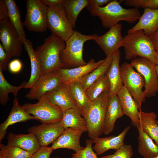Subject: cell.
<instances>
[{
    "label": "cell",
    "mask_w": 158,
    "mask_h": 158,
    "mask_svg": "<svg viewBox=\"0 0 158 158\" xmlns=\"http://www.w3.org/2000/svg\"><path fill=\"white\" fill-rule=\"evenodd\" d=\"M88 0H64L62 4L67 16L73 29L75 28L78 16L80 12L87 7Z\"/></svg>",
    "instance_id": "obj_32"
},
{
    "label": "cell",
    "mask_w": 158,
    "mask_h": 158,
    "mask_svg": "<svg viewBox=\"0 0 158 158\" xmlns=\"http://www.w3.org/2000/svg\"><path fill=\"white\" fill-rule=\"evenodd\" d=\"M122 25L121 23L111 27L104 34L98 36L95 40L107 57L113 56L115 52L123 47L124 37L121 34Z\"/></svg>",
    "instance_id": "obj_13"
},
{
    "label": "cell",
    "mask_w": 158,
    "mask_h": 158,
    "mask_svg": "<svg viewBox=\"0 0 158 158\" xmlns=\"http://www.w3.org/2000/svg\"><path fill=\"white\" fill-rule=\"evenodd\" d=\"M22 66V63L19 59H15L11 61L9 63L8 69L11 72L16 73L21 71Z\"/></svg>",
    "instance_id": "obj_40"
},
{
    "label": "cell",
    "mask_w": 158,
    "mask_h": 158,
    "mask_svg": "<svg viewBox=\"0 0 158 158\" xmlns=\"http://www.w3.org/2000/svg\"><path fill=\"white\" fill-rule=\"evenodd\" d=\"M48 8L40 0H27L23 25L30 31L39 33L45 31L48 28Z\"/></svg>",
    "instance_id": "obj_9"
},
{
    "label": "cell",
    "mask_w": 158,
    "mask_h": 158,
    "mask_svg": "<svg viewBox=\"0 0 158 158\" xmlns=\"http://www.w3.org/2000/svg\"><path fill=\"white\" fill-rule=\"evenodd\" d=\"M123 115L117 95L109 96L106 112L104 133L109 135L112 132L117 120Z\"/></svg>",
    "instance_id": "obj_24"
},
{
    "label": "cell",
    "mask_w": 158,
    "mask_h": 158,
    "mask_svg": "<svg viewBox=\"0 0 158 158\" xmlns=\"http://www.w3.org/2000/svg\"><path fill=\"white\" fill-rule=\"evenodd\" d=\"M110 84L106 74L92 84L86 90V95L92 102L97 99L104 92L109 90Z\"/></svg>",
    "instance_id": "obj_34"
},
{
    "label": "cell",
    "mask_w": 158,
    "mask_h": 158,
    "mask_svg": "<svg viewBox=\"0 0 158 158\" xmlns=\"http://www.w3.org/2000/svg\"><path fill=\"white\" fill-rule=\"evenodd\" d=\"M12 57L5 51L1 44L0 43V68L2 71L8 69V65Z\"/></svg>",
    "instance_id": "obj_38"
},
{
    "label": "cell",
    "mask_w": 158,
    "mask_h": 158,
    "mask_svg": "<svg viewBox=\"0 0 158 158\" xmlns=\"http://www.w3.org/2000/svg\"><path fill=\"white\" fill-rule=\"evenodd\" d=\"M23 45L30 61L31 68L30 79L24 88H30L42 75V66L40 59L33 47L32 42L27 39Z\"/></svg>",
    "instance_id": "obj_25"
},
{
    "label": "cell",
    "mask_w": 158,
    "mask_h": 158,
    "mask_svg": "<svg viewBox=\"0 0 158 158\" xmlns=\"http://www.w3.org/2000/svg\"><path fill=\"white\" fill-rule=\"evenodd\" d=\"M83 133L80 130L71 128L65 129L51 147L53 150L59 148H66L77 152L84 148L80 143V139Z\"/></svg>",
    "instance_id": "obj_17"
},
{
    "label": "cell",
    "mask_w": 158,
    "mask_h": 158,
    "mask_svg": "<svg viewBox=\"0 0 158 158\" xmlns=\"http://www.w3.org/2000/svg\"><path fill=\"white\" fill-rule=\"evenodd\" d=\"M138 133V153L144 157L151 158L158 155V146L144 132L141 126L137 128Z\"/></svg>",
    "instance_id": "obj_30"
},
{
    "label": "cell",
    "mask_w": 158,
    "mask_h": 158,
    "mask_svg": "<svg viewBox=\"0 0 158 158\" xmlns=\"http://www.w3.org/2000/svg\"><path fill=\"white\" fill-rule=\"evenodd\" d=\"M47 22L48 28L52 34L59 37L65 42L74 32L62 4L48 7Z\"/></svg>",
    "instance_id": "obj_6"
},
{
    "label": "cell",
    "mask_w": 158,
    "mask_h": 158,
    "mask_svg": "<svg viewBox=\"0 0 158 158\" xmlns=\"http://www.w3.org/2000/svg\"><path fill=\"white\" fill-rule=\"evenodd\" d=\"M154 46L156 52H158V29L149 37Z\"/></svg>",
    "instance_id": "obj_44"
},
{
    "label": "cell",
    "mask_w": 158,
    "mask_h": 158,
    "mask_svg": "<svg viewBox=\"0 0 158 158\" xmlns=\"http://www.w3.org/2000/svg\"><path fill=\"white\" fill-rule=\"evenodd\" d=\"M13 106L6 120L0 125V143L4 138L8 127L15 123L25 122L30 120H36L35 116L28 114L20 105L16 97L13 102Z\"/></svg>",
    "instance_id": "obj_20"
},
{
    "label": "cell",
    "mask_w": 158,
    "mask_h": 158,
    "mask_svg": "<svg viewBox=\"0 0 158 158\" xmlns=\"http://www.w3.org/2000/svg\"><path fill=\"white\" fill-rule=\"evenodd\" d=\"M104 61L105 59L96 62L92 59L85 65L70 69L60 68L57 70L62 83L80 82L83 77L99 66Z\"/></svg>",
    "instance_id": "obj_16"
},
{
    "label": "cell",
    "mask_w": 158,
    "mask_h": 158,
    "mask_svg": "<svg viewBox=\"0 0 158 158\" xmlns=\"http://www.w3.org/2000/svg\"><path fill=\"white\" fill-rule=\"evenodd\" d=\"M44 95L51 102L59 107L63 111L70 109H78L67 83H62L57 87Z\"/></svg>",
    "instance_id": "obj_15"
},
{
    "label": "cell",
    "mask_w": 158,
    "mask_h": 158,
    "mask_svg": "<svg viewBox=\"0 0 158 158\" xmlns=\"http://www.w3.org/2000/svg\"><path fill=\"white\" fill-rule=\"evenodd\" d=\"M72 97L82 116L85 118L91 107L92 102L88 98L85 89L78 81L67 83Z\"/></svg>",
    "instance_id": "obj_27"
},
{
    "label": "cell",
    "mask_w": 158,
    "mask_h": 158,
    "mask_svg": "<svg viewBox=\"0 0 158 158\" xmlns=\"http://www.w3.org/2000/svg\"><path fill=\"white\" fill-rule=\"evenodd\" d=\"M130 128V126H127L116 136L112 135L104 138L98 137L92 140L94 144L92 147L93 150L98 156L110 149L116 150L118 149L124 144L125 138Z\"/></svg>",
    "instance_id": "obj_18"
},
{
    "label": "cell",
    "mask_w": 158,
    "mask_h": 158,
    "mask_svg": "<svg viewBox=\"0 0 158 158\" xmlns=\"http://www.w3.org/2000/svg\"><path fill=\"white\" fill-rule=\"evenodd\" d=\"M0 40L7 53L12 57L20 56L24 44L9 19L0 21Z\"/></svg>",
    "instance_id": "obj_11"
},
{
    "label": "cell",
    "mask_w": 158,
    "mask_h": 158,
    "mask_svg": "<svg viewBox=\"0 0 158 158\" xmlns=\"http://www.w3.org/2000/svg\"><path fill=\"white\" fill-rule=\"evenodd\" d=\"M7 138V145L19 148L32 154L41 147L36 137L32 133L14 134L10 132Z\"/></svg>",
    "instance_id": "obj_22"
},
{
    "label": "cell",
    "mask_w": 158,
    "mask_h": 158,
    "mask_svg": "<svg viewBox=\"0 0 158 158\" xmlns=\"http://www.w3.org/2000/svg\"><path fill=\"white\" fill-rule=\"evenodd\" d=\"M112 0H88V4L86 7L87 9L89 12L95 7H102L107 5Z\"/></svg>",
    "instance_id": "obj_41"
},
{
    "label": "cell",
    "mask_w": 158,
    "mask_h": 158,
    "mask_svg": "<svg viewBox=\"0 0 158 158\" xmlns=\"http://www.w3.org/2000/svg\"><path fill=\"white\" fill-rule=\"evenodd\" d=\"M22 106L25 111L32 115L42 123H59L62 118L61 109L51 102L45 95L35 104L26 103Z\"/></svg>",
    "instance_id": "obj_7"
},
{
    "label": "cell",
    "mask_w": 158,
    "mask_h": 158,
    "mask_svg": "<svg viewBox=\"0 0 158 158\" xmlns=\"http://www.w3.org/2000/svg\"><path fill=\"white\" fill-rule=\"evenodd\" d=\"M0 158H6L4 153L1 150L0 151Z\"/></svg>",
    "instance_id": "obj_45"
},
{
    "label": "cell",
    "mask_w": 158,
    "mask_h": 158,
    "mask_svg": "<svg viewBox=\"0 0 158 158\" xmlns=\"http://www.w3.org/2000/svg\"><path fill=\"white\" fill-rule=\"evenodd\" d=\"M120 59L119 49L113 55L111 63L106 74L110 84L109 96L117 95L123 86L119 65Z\"/></svg>",
    "instance_id": "obj_23"
},
{
    "label": "cell",
    "mask_w": 158,
    "mask_h": 158,
    "mask_svg": "<svg viewBox=\"0 0 158 158\" xmlns=\"http://www.w3.org/2000/svg\"><path fill=\"white\" fill-rule=\"evenodd\" d=\"M53 151L51 147H41L32 155L31 158H55L50 157V155Z\"/></svg>",
    "instance_id": "obj_39"
},
{
    "label": "cell",
    "mask_w": 158,
    "mask_h": 158,
    "mask_svg": "<svg viewBox=\"0 0 158 158\" xmlns=\"http://www.w3.org/2000/svg\"><path fill=\"white\" fill-rule=\"evenodd\" d=\"M27 82L23 81L18 86L11 85L5 78L3 73V71L0 68V103L2 105H5L9 100L8 95L12 93L16 97L18 91L25 87Z\"/></svg>",
    "instance_id": "obj_33"
},
{
    "label": "cell",
    "mask_w": 158,
    "mask_h": 158,
    "mask_svg": "<svg viewBox=\"0 0 158 158\" xmlns=\"http://www.w3.org/2000/svg\"><path fill=\"white\" fill-rule=\"evenodd\" d=\"M41 1L48 7H52L62 4L64 0H40Z\"/></svg>",
    "instance_id": "obj_43"
},
{
    "label": "cell",
    "mask_w": 158,
    "mask_h": 158,
    "mask_svg": "<svg viewBox=\"0 0 158 158\" xmlns=\"http://www.w3.org/2000/svg\"><path fill=\"white\" fill-rule=\"evenodd\" d=\"M158 29V8L155 9L145 8L138 22L128 30L127 33L142 30L146 35L150 37Z\"/></svg>",
    "instance_id": "obj_21"
},
{
    "label": "cell",
    "mask_w": 158,
    "mask_h": 158,
    "mask_svg": "<svg viewBox=\"0 0 158 158\" xmlns=\"http://www.w3.org/2000/svg\"><path fill=\"white\" fill-rule=\"evenodd\" d=\"M133 154L132 146L124 144L113 154L103 156L100 158H131Z\"/></svg>",
    "instance_id": "obj_37"
},
{
    "label": "cell",
    "mask_w": 158,
    "mask_h": 158,
    "mask_svg": "<svg viewBox=\"0 0 158 158\" xmlns=\"http://www.w3.org/2000/svg\"><path fill=\"white\" fill-rule=\"evenodd\" d=\"M59 123L65 129L70 128L83 133L87 131L86 120L77 109H70L63 111L62 118Z\"/></svg>",
    "instance_id": "obj_26"
},
{
    "label": "cell",
    "mask_w": 158,
    "mask_h": 158,
    "mask_svg": "<svg viewBox=\"0 0 158 158\" xmlns=\"http://www.w3.org/2000/svg\"><path fill=\"white\" fill-rule=\"evenodd\" d=\"M55 158H59V157H55Z\"/></svg>",
    "instance_id": "obj_49"
},
{
    "label": "cell",
    "mask_w": 158,
    "mask_h": 158,
    "mask_svg": "<svg viewBox=\"0 0 158 158\" xmlns=\"http://www.w3.org/2000/svg\"><path fill=\"white\" fill-rule=\"evenodd\" d=\"M156 55L157 59V65H158V52H157Z\"/></svg>",
    "instance_id": "obj_46"
},
{
    "label": "cell",
    "mask_w": 158,
    "mask_h": 158,
    "mask_svg": "<svg viewBox=\"0 0 158 158\" xmlns=\"http://www.w3.org/2000/svg\"><path fill=\"white\" fill-rule=\"evenodd\" d=\"M109 97V91H105L92 102L89 110L85 118L87 125L88 135L90 139L93 140L104 133Z\"/></svg>",
    "instance_id": "obj_5"
},
{
    "label": "cell",
    "mask_w": 158,
    "mask_h": 158,
    "mask_svg": "<svg viewBox=\"0 0 158 158\" xmlns=\"http://www.w3.org/2000/svg\"><path fill=\"white\" fill-rule=\"evenodd\" d=\"M123 47L126 60L137 57L145 58L157 65V52L150 37L142 30H138L125 36Z\"/></svg>",
    "instance_id": "obj_2"
},
{
    "label": "cell",
    "mask_w": 158,
    "mask_h": 158,
    "mask_svg": "<svg viewBox=\"0 0 158 158\" xmlns=\"http://www.w3.org/2000/svg\"><path fill=\"white\" fill-rule=\"evenodd\" d=\"M66 45L63 40L52 34L36 47L35 50L42 65V74L62 68L60 54Z\"/></svg>",
    "instance_id": "obj_3"
},
{
    "label": "cell",
    "mask_w": 158,
    "mask_h": 158,
    "mask_svg": "<svg viewBox=\"0 0 158 158\" xmlns=\"http://www.w3.org/2000/svg\"><path fill=\"white\" fill-rule=\"evenodd\" d=\"M156 68L157 74L158 75V65L156 66Z\"/></svg>",
    "instance_id": "obj_47"
},
{
    "label": "cell",
    "mask_w": 158,
    "mask_h": 158,
    "mask_svg": "<svg viewBox=\"0 0 158 158\" xmlns=\"http://www.w3.org/2000/svg\"><path fill=\"white\" fill-rule=\"evenodd\" d=\"M143 158H158V155L157 156L153 157H151V158H148V157H144Z\"/></svg>",
    "instance_id": "obj_48"
},
{
    "label": "cell",
    "mask_w": 158,
    "mask_h": 158,
    "mask_svg": "<svg viewBox=\"0 0 158 158\" xmlns=\"http://www.w3.org/2000/svg\"><path fill=\"white\" fill-rule=\"evenodd\" d=\"M120 70L123 86L134 98L139 111H141V104L145 102L146 98L142 90L145 84L143 76L126 62L121 65Z\"/></svg>",
    "instance_id": "obj_8"
},
{
    "label": "cell",
    "mask_w": 158,
    "mask_h": 158,
    "mask_svg": "<svg viewBox=\"0 0 158 158\" xmlns=\"http://www.w3.org/2000/svg\"><path fill=\"white\" fill-rule=\"evenodd\" d=\"M140 126L143 131L154 140L158 146V123L157 114L154 112L139 111Z\"/></svg>",
    "instance_id": "obj_29"
},
{
    "label": "cell",
    "mask_w": 158,
    "mask_h": 158,
    "mask_svg": "<svg viewBox=\"0 0 158 158\" xmlns=\"http://www.w3.org/2000/svg\"><path fill=\"white\" fill-rule=\"evenodd\" d=\"M64 130L59 122L42 123L30 128L27 131L35 135L40 145L42 147L47 146L53 143Z\"/></svg>",
    "instance_id": "obj_14"
},
{
    "label": "cell",
    "mask_w": 158,
    "mask_h": 158,
    "mask_svg": "<svg viewBox=\"0 0 158 158\" xmlns=\"http://www.w3.org/2000/svg\"><path fill=\"white\" fill-rule=\"evenodd\" d=\"M0 150L4 153L6 158H30L32 154L19 148L0 144Z\"/></svg>",
    "instance_id": "obj_35"
},
{
    "label": "cell",
    "mask_w": 158,
    "mask_h": 158,
    "mask_svg": "<svg viewBox=\"0 0 158 158\" xmlns=\"http://www.w3.org/2000/svg\"><path fill=\"white\" fill-rule=\"evenodd\" d=\"M157 122H158V120H157Z\"/></svg>",
    "instance_id": "obj_50"
},
{
    "label": "cell",
    "mask_w": 158,
    "mask_h": 158,
    "mask_svg": "<svg viewBox=\"0 0 158 158\" xmlns=\"http://www.w3.org/2000/svg\"></svg>",
    "instance_id": "obj_51"
},
{
    "label": "cell",
    "mask_w": 158,
    "mask_h": 158,
    "mask_svg": "<svg viewBox=\"0 0 158 158\" xmlns=\"http://www.w3.org/2000/svg\"><path fill=\"white\" fill-rule=\"evenodd\" d=\"M130 64L144 78L145 84L143 91L146 97L156 96L158 92V75L156 65L149 59L140 57L132 59Z\"/></svg>",
    "instance_id": "obj_10"
},
{
    "label": "cell",
    "mask_w": 158,
    "mask_h": 158,
    "mask_svg": "<svg viewBox=\"0 0 158 158\" xmlns=\"http://www.w3.org/2000/svg\"><path fill=\"white\" fill-rule=\"evenodd\" d=\"M62 83L57 70L45 73L42 75L25 97L30 100H39L46 93L56 89Z\"/></svg>",
    "instance_id": "obj_12"
},
{
    "label": "cell",
    "mask_w": 158,
    "mask_h": 158,
    "mask_svg": "<svg viewBox=\"0 0 158 158\" xmlns=\"http://www.w3.org/2000/svg\"><path fill=\"white\" fill-rule=\"evenodd\" d=\"M93 144L92 139H87L85 142V147L83 149L72 154L71 158H98L93 149Z\"/></svg>",
    "instance_id": "obj_36"
},
{
    "label": "cell",
    "mask_w": 158,
    "mask_h": 158,
    "mask_svg": "<svg viewBox=\"0 0 158 158\" xmlns=\"http://www.w3.org/2000/svg\"><path fill=\"white\" fill-rule=\"evenodd\" d=\"M124 115L130 119L131 125L137 128L140 126L139 110L134 98L124 86L117 94Z\"/></svg>",
    "instance_id": "obj_19"
},
{
    "label": "cell",
    "mask_w": 158,
    "mask_h": 158,
    "mask_svg": "<svg viewBox=\"0 0 158 158\" xmlns=\"http://www.w3.org/2000/svg\"><path fill=\"white\" fill-rule=\"evenodd\" d=\"M9 19L8 11L3 0H0V21Z\"/></svg>",
    "instance_id": "obj_42"
},
{
    "label": "cell",
    "mask_w": 158,
    "mask_h": 158,
    "mask_svg": "<svg viewBox=\"0 0 158 158\" xmlns=\"http://www.w3.org/2000/svg\"><path fill=\"white\" fill-rule=\"evenodd\" d=\"M98 36L96 34L85 35L75 30L61 53L62 68L70 69L87 64V62L83 59L84 44L87 41L95 40Z\"/></svg>",
    "instance_id": "obj_4"
},
{
    "label": "cell",
    "mask_w": 158,
    "mask_h": 158,
    "mask_svg": "<svg viewBox=\"0 0 158 158\" xmlns=\"http://www.w3.org/2000/svg\"><path fill=\"white\" fill-rule=\"evenodd\" d=\"M3 1L7 9L9 21L24 44L27 39L23 24L21 20L19 8L14 0H4Z\"/></svg>",
    "instance_id": "obj_28"
},
{
    "label": "cell",
    "mask_w": 158,
    "mask_h": 158,
    "mask_svg": "<svg viewBox=\"0 0 158 158\" xmlns=\"http://www.w3.org/2000/svg\"><path fill=\"white\" fill-rule=\"evenodd\" d=\"M120 3L119 1L112 0L104 6L93 8L90 12L92 16L98 17L105 28H110L121 21L131 24L139 19L141 15L138 9H126Z\"/></svg>",
    "instance_id": "obj_1"
},
{
    "label": "cell",
    "mask_w": 158,
    "mask_h": 158,
    "mask_svg": "<svg viewBox=\"0 0 158 158\" xmlns=\"http://www.w3.org/2000/svg\"><path fill=\"white\" fill-rule=\"evenodd\" d=\"M112 56L106 57L99 66L85 75L79 82L86 90L97 80L105 75L112 62Z\"/></svg>",
    "instance_id": "obj_31"
}]
</instances>
